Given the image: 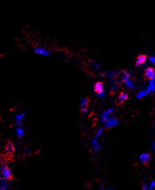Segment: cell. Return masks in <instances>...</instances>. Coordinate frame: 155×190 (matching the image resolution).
<instances>
[{"mask_svg":"<svg viewBox=\"0 0 155 190\" xmlns=\"http://www.w3.org/2000/svg\"><path fill=\"white\" fill-rule=\"evenodd\" d=\"M0 174L2 175V178H4L9 180L12 178V171L10 167L6 164H3L0 165Z\"/></svg>","mask_w":155,"mask_h":190,"instance_id":"obj_1","label":"cell"},{"mask_svg":"<svg viewBox=\"0 0 155 190\" xmlns=\"http://www.w3.org/2000/svg\"><path fill=\"white\" fill-rule=\"evenodd\" d=\"M105 124V128L109 129L116 127L119 124V120L115 116H110L107 120L104 122Z\"/></svg>","mask_w":155,"mask_h":190,"instance_id":"obj_2","label":"cell"},{"mask_svg":"<svg viewBox=\"0 0 155 190\" xmlns=\"http://www.w3.org/2000/svg\"><path fill=\"white\" fill-rule=\"evenodd\" d=\"M114 109L113 108H109V109L105 110L100 115V121L104 123L110 116H111V115L114 113Z\"/></svg>","mask_w":155,"mask_h":190,"instance_id":"obj_3","label":"cell"},{"mask_svg":"<svg viewBox=\"0 0 155 190\" xmlns=\"http://www.w3.org/2000/svg\"><path fill=\"white\" fill-rule=\"evenodd\" d=\"M34 52L38 55L42 56H48L50 55V51L45 48L38 46L34 48Z\"/></svg>","mask_w":155,"mask_h":190,"instance_id":"obj_4","label":"cell"},{"mask_svg":"<svg viewBox=\"0 0 155 190\" xmlns=\"http://www.w3.org/2000/svg\"><path fill=\"white\" fill-rule=\"evenodd\" d=\"M150 159H151V156L148 153L141 154L139 156V162L145 164H147L150 162Z\"/></svg>","mask_w":155,"mask_h":190,"instance_id":"obj_5","label":"cell"},{"mask_svg":"<svg viewBox=\"0 0 155 190\" xmlns=\"http://www.w3.org/2000/svg\"><path fill=\"white\" fill-rule=\"evenodd\" d=\"M145 77L150 80L154 79L155 80V69L152 67H148L146 69L145 71Z\"/></svg>","mask_w":155,"mask_h":190,"instance_id":"obj_6","label":"cell"},{"mask_svg":"<svg viewBox=\"0 0 155 190\" xmlns=\"http://www.w3.org/2000/svg\"><path fill=\"white\" fill-rule=\"evenodd\" d=\"M10 182L6 178H0V190H10Z\"/></svg>","mask_w":155,"mask_h":190,"instance_id":"obj_7","label":"cell"},{"mask_svg":"<svg viewBox=\"0 0 155 190\" xmlns=\"http://www.w3.org/2000/svg\"><path fill=\"white\" fill-rule=\"evenodd\" d=\"M146 59H147V58L144 55H140L138 56L136 62V66H139L143 64L146 62Z\"/></svg>","mask_w":155,"mask_h":190,"instance_id":"obj_8","label":"cell"},{"mask_svg":"<svg viewBox=\"0 0 155 190\" xmlns=\"http://www.w3.org/2000/svg\"><path fill=\"white\" fill-rule=\"evenodd\" d=\"M93 88H94V91L96 93H100V92L104 91V84L101 82H98L95 84Z\"/></svg>","mask_w":155,"mask_h":190,"instance_id":"obj_9","label":"cell"},{"mask_svg":"<svg viewBox=\"0 0 155 190\" xmlns=\"http://www.w3.org/2000/svg\"><path fill=\"white\" fill-rule=\"evenodd\" d=\"M147 91L150 93L151 92H153V91H155V80L154 79H151L150 80L149 83H148V85H147Z\"/></svg>","mask_w":155,"mask_h":190,"instance_id":"obj_10","label":"cell"},{"mask_svg":"<svg viewBox=\"0 0 155 190\" xmlns=\"http://www.w3.org/2000/svg\"><path fill=\"white\" fill-rule=\"evenodd\" d=\"M149 94V92L147 91V89H143L142 91H140L139 93L136 95V97L137 99H141L143 97L147 96V95Z\"/></svg>","mask_w":155,"mask_h":190,"instance_id":"obj_11","label":"cell"},{"mask_svg":"<svg viewBox=\"0 0 155 190\" xmlns=\"http://www.w3.org/2000/svg\"><path fill=\"white\" fill-rule=\"evenodd\" d=\"M89 103H90V100H89L87 97H82L80 100V105L81 109L87 107Z\"/></svg>","mask_w":155,"mask_h":190,"instance_id":"obj_12","label":"cell"},{"mask_svg":"<svg viewBox=\"0 0 155 190\" xmlns=\"http://www.w3.org/2000/svg\"><path fill=\"white\" fill-rule=\"evenodd\" d=\"M127 98H128V94L127 93H125V92H121L118 95V100L120 102H123L126 100H127Z\"/></svg>","mask_w":155,"mask_h":190,"instance_id":"obj_13","label":"cell"},{"mask_svg":"<svg viewBox=\"0 0 155 190\" xmlns=\"http://www.w3.org/2000/svg\"><path fill=\"white\" fill-rule=\"evenodd\" d=\"M6 151L8 153V154H13V153L15 151V146L14 145L11 143H8L6 146Z\"/></svg>","mask_w":155,"mask_h":190,"instance_id":"obj_14","label":"cell"},{"mask_svg":"<svg viewBox=\"0 0 155 190\" xmlns=\"http://www.w3.org/2000/svg\"><path fill=\"white\" fill-rule=\"evenodd\" d=\"M118 72L116 71H109L108 73V76L109 77V79L111 81H114V79H115V77H116L118 75Z\"/></svg>","mask_w":155,"mask_h":190,"instance_id":"obj_15","label":"cell"},{"mask_svg":"<svg viewBox=\"0 0 155 190\" xmlns=\"http://www.w3.org/2000/svg\"><path fill=\"white\" fill-rule=\"evenodd\" d=\"M124 83H125V86L127 88H129V89H134L135 88V84H134V82L131 79H127Z\"/></svg>","mask_w":155,"mask_h":190,"instance_id":"obj_16","label":"cell"},{"mask_svg":"<svg viewBox=\"0 0 155 190\" xmlns=\"http://www.w3.org/2000/svg\"><path fill=\"white\" fill-rule=\"evenodd\" d=\"M121 79L122 81L123 82H125L126 81V80H127V79H130V73H129L128 71H123L121 75Z\"/></svg>","mask_w":155,"mask_h":190,"instance_id":"obj_17","label":"cell"},{"mask_svg":"<svg viewBox=\"0 0 155 190\" xmlns=\"http://www.w3.org/2000/svg\"><path fill=\"white\" fill-rule=\"evenodd\" d=\"M16 135L17 136V137L19 138H22V137L24 136V130L23 128H22L21 127H18L17 129H16Z\"/></svg>","mask_w":155,"mask_h":190,"instance_id":"obj_18","label":"cell"},{"mask_svg":"<svg viewBox=\"0 0 155 190\" xmlns=\"http://www.w3.org/2000/svg\"><path fill=\"white\" fill-rule=\"evenodd\" d=\"M103 131H104V129L103 128H99L98 129H97V131H96V134H95V136L96 138H99L101 136L103 133Z\"/></svg>","mask_w":155,"mask_h":190,"instance_id":"obj_19","label":"cell"},{"mask_svg":"<svg viewBox=\"0 0 155 190\" xmlns=\"http://www.w3.org/2000/svg\"><path fill=\"white\" fill-rule=\"evenodd\" d=\"M25 117V113H17L15 115V120L16 121H22L23 119Z\"/></svg>","mask_w":155,"mask_h":190,"instance_id":"obj_20","label":"cell"},{"mask_svg":"<svg viewBox=\"0 0 155 190\" xmlns=\"http://www.w3.org/2000/svg\"><path fill=\"white\" fill-rule=\"evenodd\" d=\"M117 89H118V84L114 81L112 82V83L111 84V86H110V90H111V91L114 92V91H115Z\"/></svg>","mask_w":155,"mask_h":190,"instance_id":"obj_21","label":"cell"},{"mask_svg":"<svg viewBox=\"0 0 155 190\" xmlns=\"http://www.w3.org/2000/svg\"><path fill=\"white\" fill-rule=\"evenodd\" d=\"M92 66H93L95 69L98 70V71H100V70L101 69V66H100V65L98 62H94L92 63Z\"/></svg>","mask_w":155,"mask_h":190,"instance_id":"obj_22","label":"cell"},{"mask_svg":"<svg viewBox=\"0 0 155 190\" xmlns=\"http://www.w3.org/2000/svg\"><path fill=\"white\" fill-rule=\"evenodd\" d=\"M92 146H98V145H99V142H98V139L96 138H94L92 139Z\"/></svg>","mask_w":155,"mask_h":190,"instance_id":"obj_23","label":"cell"},{"mask_svg":"<svg viewBox=\"0 0 155 190\" xmlns=\"http://www.w3.org/2000/svg\"><path fill=\"white\" fill-rule=\"evenodd\" d=\"M155 187V181L152 180L149 186H147V190H153L154 188Z\"/></svg>","mask_w":155,"mask_h":190,"instance_id":"obj_24","label":"cell"},{"mask_svg":"<svg viewBox=\"0 0 155 190\" xmlns=\"http://www.w3.org/2000/svg\"><path fill=\"white\" fill-rule=\"evenodd\" d=\"M97 95L98 96V97L100 98V99H103L104 97H105V91H101V92H100V93H98Z\"/></svg>","mask_w":155,"mask_h":190,"instance_id":"obj_25","label":"cell"},{"mask_svg":"<svg viewBox=\"0 0 155 190\" xmlns=\"http://www.w3.org/2000/svg\"><path fill=\"white\" fill-rule=\"evenodd\" d=\"M100 149H101V146H100V145H98V146L92 147V150H93V151H94V152H98V151H99L100 150Z\"/></svg>","mask_w":155,"mask_h":190,"instance_id":"obj_26","label":"cell"},{"mask_svg":"<svg viewBox=\"0 0 155 190\" xmlns=\"http://www.w3.org/2000/svg\"><path fill=\"white\" fill-rule=\"evenodd\" d=\"M149 60L150 61L151 63H152L153 64L155 65V56H152V57H150Z\"/></svg>","mask_w":155,"mask_h":190,"instance_id":"obj_27","label":"cell"},{"mask_svg":"<svg viewBox=\"0 0 155 190\" xmlns=\"http://www.w3.org/2000/svg\"><path fill=\"white\" fill-rule=\"evenodd\" d=\"M141 190H147V185L145 183H143L141 186Z\"/></svg>","mask_w":155,"mask_h":190,"instance_id":"obj_28","label":"cell"},{"mask_svg":"<svg viewBox=\"0 0 155 190\" xmlns=\"http://www.w3.org/2000/svg\"><path fill=\"white\" fill-rule=\"evenodd\" d=\"M88 111V107H85V108H82L81 109V112L82 113H86Z\"/></svg>","mask_w":155,"mask_h":190,"instance_id":"obj_29","label":"cell"},{"mask_svg":"<svg viewBox=\"0 0 155 190\" xmlns=\"http://www.w3.org/2000/svg\"><path fill=\"white\" fill-rule=\"evenodd\" d=\"M98 189H99V190H108V189H106L103 185H100L99 187H98Z\"/></svg>","mask_w":155,"mask_h":190,"instance_id":"obj_30","label":"cell"},{"mask_svg":"<svg viewBox=\"0 0 155 190\" xmlns=\"http://www.w3.org/2000/svg\"><path fill=\"white\" fill-rule=\"evenodd\" d=\"M22 121H16V125H17V126H18V127H21V126H22Z\"/></svg>","mask_w":155,"mask_h":190,"instance_id":"obj_31","label":"cell"},{"mask_svg":"<svg viewBox=\"0 0 155 190\" xmlns=\"http://www.w3.org/2000/svg\"><path fill=\"white\" fill-rule=\"evenodd\" d=\"M152 150L154 151H155V141L153 143V144H152Z\"/></svg>","mask_w":155,"mask_h":190,"instance_id":"obj_32","label":"cell"},{"mask_svg":"<svg viewBox=\"0 0 155 190\" xmlns=\"http://www.w3.org/2000/svg\"><path fill=\"white\" fill-rule=\"evenodd\" d=\"M25 154H29V149H26V150H25Z\"/></svg>","mask_w":155,"mask_h":190,"instance_id":"obj_33","label":"cell"},{"mask_svg":"<svg viewBox=\"0 0 155 190\" xmlns=\"http://www.w3.org/2000/svg\"><path fill=\"white\" fill-rule=\"evenodd\" d=\"M108 190H114V189L112 188H109V189H108Z\"/></svg>","mask_w":155,"mask_h":190,"instance_id":"obj_34","label":"cell"}]
</instances>
